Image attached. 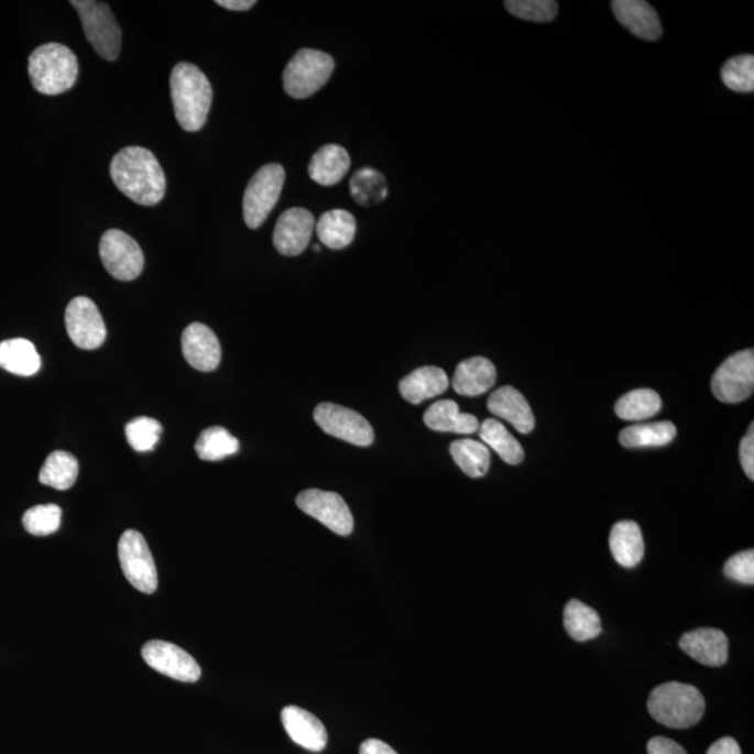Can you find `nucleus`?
Instances as JSON below:
<instances>
[{
	"mask_svg": "<svg viewBox=\"0 0 754 754\" xmlns=\"http://www.w3.org/2000/svg\"><path fill=\"white\" fill-rule=\"evenodd\" d=\"M118 554L130 584L144 594H154L159 587V573L143 535L134 529L124 532L119 539Z\"/></svg>",
	"mask_w": 754,
	"mask_h": 754,
	"instance_id": "8",
	"label": "nucleus"
},
{
	"mask_svg": "<svg viewBox=\"0 0 754 754\" xmlns=\"http://www.w3.org/2000/svg\"><path fill=\"white\" fill-rule=\"evenodd\" d=\"M707 754H742L740 745L733 737L725 736L711 745Z\"/></svg>",
	"mask_w": 754,
	"mask_h": 754,
	"instance_id": "43",
	"label": "nucleus"
},
{
	"mask_svg": "<svg viewBox=\"0 0 754 754\" xmlns=\"http://www.w3.org/2000/svg\"><path fill=\"white\" fill-rule=\"evenodd\" d=\"M335 59L326 52L300 50L284 70V90L296 100L314 96L329 81L335 70Z\"/></svg>",
	"mask_w": 754,
	"mask_h": 754,
	"instance_id": "6",
	"label": "nucleus"
},
{
	"mask_svg": "<svg viewBox=\"0 0 754 754\" xmlns=\"http://www.w3.org/2000/svg\"><path fill=\"white\" fill-rule=\"evenodd\" d=\"M675 436L676 426L669 420H663V423L629 426L621 431L619 440L622 446L636 449V447L667 446Z\"/></svg>",
	"mask_w": 754,
	"mask_h": 754,
	"instance_id": "31",
	"label": "nucleus"
},
{
	"mask_svg": "<svg viewBox=\"0 0 754 754\" xmlns=\"http://www.w3.org/2000/svg\"><path fill=\"white\" fill-rule=\"evenodd\" d=\"M29 75L36 91L44 96H59L76 85L79 62L66 45L44 44L31 54Z\"/></svg>",
	"mask_w": 754,
	"mask_h": 754,
	"instance_id": "4",
	"label": "nucleus"
},
{
	"mask_svg": "<svg viewBox=\"0 0 754 754\" xmlns=\"http://www.w3.org/2000/svg\"><path fill=\"white\" fill-rule=\"evenodd\" d=\"M281 721L296 745L310 752H321L326 747L329 740L326 728L312 712L288 706L281 712Z\"/></svg>",
	"mask_w": 754,
	"mask_h": 754,
	"instance_id": "19",
	"label": "nucleus"
},
{
	"mask_svg": "<svg viewBox=\"0 0 754 754\" xmlns=\"http://www.w3.org/2000/svg\"><path fill=\"white\" fill-rule=\"evenodd\" d=\"M496 382V368L487 358L476 357L462 361L452 378V389L466 397L489 392Z\"/></svg>",
	"mask_w": 754,
	"mask_h": 754,
	"instance_id": "21",
	"label": "nucleus"
},
{
	"mask_svg": "<svg viewBox=\"0 0 754 754\" xmlns=\"http://www.w3.org/2000/svg\"><path fill=\"white\" fill-rule=\"evenodd\" d=\"M81 20L88 43L102 59L113 62L121 54L122 31L107 3L96 0H72Z\"/></svg>",
	"mask_w": 754,
	"mask_h": 754,
	"instance_id": "5",
	"label": "nucleus"
},
{
	"mask_svg": "<svg viewBox=\"0 0 754 754\" xmlns=\"http://www.w3.org/2000/svg\"><path fill=\"white\" fill-rule=\"evenodd\" d=\"M65 321L70 340L83 350H96L106 341V324L97 305L87 296H77L70 300Z\"/></svg>",
	"mask_w": 754,
	"mask_h": 754,
	"instance_id": "13",
	"label": "nucleus"
},
{
	"mask_svg": "<svg viewBox=\"0 0 754 754\" xmlns=\"http://www.w3.org/2000/svg\"><path fill=\"white\" fill-rule=\"evenodd\" d=\"M648 754H688L685 748L673 740L655 736L647 745Z\"/></svg>",
	"mask_w": 754,
	"mask_h": 754,
	"instance_id": "42",
	"label": "nucleus"
},
{
	"mask_svg": "<svg viewBox=\"0 0 754 754\" xmlns=\"http://www.w3.org/2000/svg\"><path fill=\"white\" fill-rule=\"evenodd\" d=\"M679 647L707 667H722L728 662V638L719 629L701 627L685 633Z\"/></svg>",
	"mask_w": 754,
	"mask_h": 754,
	"instance_id": "17",
	"label": "nucleus"
},
{
	"mask_svg": "<svg viewBox=\"0 0 754 754\" xmlns=\"http://www.w3.org/2000/svg\"><path fill=\"white\" fill-rule=\"evenodd\" d=\"M196 455L205 461H220L237 455L239 440L221 426L201 431L195 445Z\"/></svg>",
	"mask_w": 754,
	"mask_h": 754,
	"instance_id": "35",
	"label": "nucleus"
},
{
	"mask_svg": "<svg viewBox=\"0 0 754 754\" xmlns=\"http://www.w3.org/2000/svg\"><path fill=\"white\" fill-rule=\"evenodd\" d=\"M171 98L176 121L186 132H199L207 122L212 102L209 79L199 67L182 62L171 73Z\"/></svg>",
	"mask_w": 754,
	"mask_h": 754,
	"instance_id": "2",
	"label": "nucleus"
},
{
	"mask_svg": "<svg viewBox=\"0 0 754 754\" xmlns=\"http://www.w3.org/2000/svg\"><path fill=\"white\" fill-rule=\"evenodd\" d=\"M103 267L119 281L136 280L144 269L142 248L121 230H108L100 241Z\"/></svg>",
	"mask_w": 754,
	"mask_h": 754,
	"instance_id": "10",
	"label": "nucleus"
},
{
	"mask_svg": "<svg viewBox=\"0 0 754 754\" xmlns=\"http://www.w3.org/2000/svg\"><path fill=\"white\" fill-rule=\"evenodd\" d=\"M740 457H741V462L743 467V471L746 472V476L751 478V481L754 480V425H751V430H748V434L745 436V438L742 439L741 444V449H740Z\"/></svg>",
	"mask_w": 754,
	"mask_h": 754,
	"instance_id": "41",
	"label": "nucleus"
},
{
	"mask_svg": "<svg viewBox=\"0 0 754 754\" xmlns=\"http://www.w3.org/2000/svg\"><path fill=\"white\" fill-rule=\"evenodd\" d=\"M425 425L436 431L472 435L480 429L478 418L471 414H461L459 404L452 400H440L431 404L424 415Z\"/></svg>",
	"mask_w": 754,
	"mask_h": 754,
	"instance_id": "24",
	"label": "nucleus"
},
{
	"mask_svg": "<svg viewBox=\"0 0 754 754\" xmlns=\"http://www.w3.org/2000/svg\"><path fill=\"white\" fill-rule=\"evenodd\" d=\"M182 351L192 368L200 372L216 371L221 362V346L215 331L203 324H192L182 335Z\"/></svg>",
	"mask_w": 754,
	"mask_h": 754,
	"instance_id": "16",
	"label": "nucleus"
},
{
	"mask_svg": "<svg viewBox=\"0 0 754 754\" xmlns=\"http://www.w3.org/2000/svg\"><path fill=\"white\" fill-rule=\"evenodd\" d=\"M352 199L362 207H372L386 199L387 181L376 170L362 168L353 174L350 182Z\"/></svg>",
	"mask_w": 754,
	"mask_h": 754,
	"instance_id": "33",
	"label": "nucleus"
},
{
	"mask_svg": "<svg viewBox=\"0 0 754 754\" xmlns=\"http://www.w3.org/2000/svg\"><path fill=\"white\" fill-rule=\"evenodd\" d=\"M79 476V461L67 451L51 452L40 471V482L43 485L67 491L75 485Z\"/></svg>",
	"mask_w": 754,
	"mask_h": 754,
	"instance_id": "28",
	"label": "nucleus"
},
{
	"mask_svg": "<svg viewBox=\"0 0 754 754\" xmlns=\"http://www.w3.org/2000/svg\"><path fill=\"white\" fill-rule=\"evenodd\" d=\"M450 455L462 472L471 478L485 476L491 466V452L488 446L480 441L471 439L452 441Z\"/></svg>",
	"mask_w": 754,
	"mask_h": 754,
	"instance_id": "32",
	"label": "nucleus"
},
{
	"mask_svg": "<svg viewBox=\"0 0 754 754\" xmlns=\"http://www.w3.org/2000/svg\"><path fill=\"white\" fill-rule=\"evenodd\" d=\"M566 632L576 642H587L602 633L601 618L595 610L577 600L569 601L565 608Z\"/></svg>",
	"mask_w": 754,
	"mask_h": 754,
	"instance_id": "29",
	"label": "nucleus"
},
{
	"mask_svg": "<svg viewBox=\"0 0 754 754\" xmlns=\"http://www.w3.org/2000/svg\"><path fill=\"white\" fill-rule=\"evenodd\" d=\"M712 394L722 403L736 404L751 397L754 390V352L733 353L717 369L711 381Z\"/></svg>",
	"mask_w": 754,
	"mask_h": 754,
	"instance_id": "9",
	"label": "nucleus"
},
{
	"mask_svg": "<svg viewBox=\"0 0 754 754\" xmlns=\"http://www.w3.org/2000/svg\"><path fill=\"white\" fill-rule=\"evenodd\" d=\"M0 368L18 376H33L41 369V357L33 342L12 338L0 342Z\"/></svg>",
	"mask_w": 754,
	"mask_h": 754,
	"instance_id": "26",
	"label": "nucleus"
},
{
	"mask_svg": "<svg viewBox=\"0 0 754 754\" xmlns=\"http://www.w3.org/2000/svg\"><path fill=\"white\" fill-rule=\"evenodd\" d=\"M721 79L730 90L748 94L754 91L753 55L735 56L722 66Z\"/></svg>",
	"mask_w": 754,
	"mask_h": 754,
	"instance_id": "36",
	"label": "nucleus"
},
{
	"mask_svg": "<svg viewBox=\"0 0 754 754\" xmlns=\"http://www.w3.org/2000/svg\"><path fill=\"white\" fill-rule=\"evenodd\" d=\"M504 7L525 22L548 23L558 14V3L554 0H507Z\"/></svg>",
	"mask_w": 754,
	"mask_h": 754,
	"instance_id": "39",
	"label": "nucleus"
},
{
	"mask_svg": "<svg viewBox=\"0 0 754 754\" xmlns=\"http://www.w3.org/2000/svg\"><path fill=\"white\" fill-rule=\"evenodd\" d=\"M316 226L310 211L294 207L284 211L275 223L273 243L284 256H298L309 247Z\"/></svg>",
	"mask_w": 754,
	"mask_h": 754,
	"instance_id": "15",
	"label": "nucleus"
},
{
	"mask_svg": "<svg viewBox=\"0 0 754 754\" xmlns=\"http://www.w3.org/2000/svg\"><path fill=\"white\" fill-rule=\"evenodd\" d=\"M218 7L233 10V12H244L252 9L256 2L254 0H217Z\"/></svg>",
	"mask_w": 754,
	"mask_h": 754,
	"instance_id": "45",
	"label": "nucleus"
},
{
	"mask_svg": "<svg viewBox=\"0 0 754 754\" xmlns=\"http://www.w3.org/2000/svg\"><path fill=\"white\" fill-rule=\"evenodd\" d=\"M296 506L341 537L352 533L353 517L350 507L338 493L308 489L296 498Z\"/></svg>",
	"mask_w": 754,
	"mask_h": 754,
	"instance_id": "12",
	"label": "nucleus"
},
{
	"mask_svg": "<svg viewBox=\"0 0 754 754\" xmlns=\"http://www.w3.org/2000/svg\"><path fill=\"white\" fill-rule=\"evenodd\" d=\"M314 418L327 435L335 436L337 439L360 447L373 444L374 431L371 424L353 409L324 403L317 405Z\"/></svg>",
	"mask_w": 754,
	"mask_h": 754,
	"instance_id": "11",
	"label": "nucleus"
},
{
	"mask_svg": "<svg viewBox=\"0 0 754 754\" xmlns=\"http://www.w3.org/2000/svg\"><path fill=\"white\" fill-rule=\"evenodd\" d=\"M127 439L133 450L139 452L153 451L163 434V425L157 419L140 417L127 425Z\"/></svg>",
	"mask_w": 754,
	"mask_h": 754,
	"instance_id": "38",
	"label": "nucleus"
},
{
	"mask_svg": "<svg viewBox=\"0 0 754 754\" xmlns=\"http://www.w3.org/2000/svg\"><path fill=\"white\" fill-rule=\"evenodd\" d=\"M647 709L659 724L685 730L699 724L706 711V701L695 686L668 682L659 685L648 697Z\"/></svg>",
	"mask_w": 754,
	"mask_h": 754,
	"instance_id": "3",
	"label": "nucleus"
},
{
	"mask_svg": "<svg viewBox=\"0 0 754 754\" xmlns=\"http://www.w3.org/2000/svg\"><path fill=\"white\" fill-rule=\"evenodd\" d=\"M113 184L140 206H155L164 199L166 181L157 157L143 147H127L112 159Z\"/></svg>",
	"mask_w": 754,
	"mask_h": 754,
	"instance_id": "1",
	"label": "nucleus"
},
{
	"mask_svg": "<svg viewBox=\"0 0 754 754\" xmlns=\"http://www.w3.org/2000/svg\"><path fill=\"white\" fill-rule=\"evenodd\" d=\"M314 249H315V252H319L320 251L319 244H315Z\"/></svg>",
	"mask_w": 754,
	"mask_h": 754,
	"instance_id": "46",
	"label": "nucleus"
},
{
	"mask_svg": "<svg viewBox=\"0 0 754 754\" xmlns=\"http://www.w3.org/2000/svg\"><path fill=\"white\" fill-rule=\"evenodd\" d=\"M315 230L321 243L332 251H341L351 244L357 233L356 218L346 210L325 212L316 222Z\"/></svg>",
	"mask_w": 754,
	"mask_h": 754,
	"instance_id": "27",
	"label": "nucleus"
},
{
	"mask_svg": "<svg viewBox=\"0 0 754 754\" xmlns=\"http://www.w3.org/2000/svg\"><path fill=\"white\" fill-rule=\"evenodd\" d=\"M142 655L149 667L179 682L194 684L200 679V665L190 654L173 643L153 640L144 644Z\"/></svg>",
	"mask_w": 754,
	"mask_h": 754,
	"instance_id": "14",
	"label": "nucleus"
},
{
	"mask_svg": "<svg viewBox=\"0 0 754 754\" xmlns=\"http://www.w3.org/2000/svg\"><path fill=\"white\" fill-rule=\"evenodd\" d=\"M480 436L485 446L495 450L507 465L516 466L524 460V450L517 439L496 419H485L480 425Z\"/></svg>",
	"mask_w": 754,
	"mask_h": 754,
	"instance_id": "30",
	"label": "nucleus"
},
{
	"mask_svg": "<svg viewBox=\"0 0 754 754\" xmlns=\"http://www.w3.org/2000/svg\"><path fill=\"white\" fill-rule=\"evenodd\" d=\"M285 171L280 164L262 166L253 175L243 195V220L251 230H258L277 205L283 190Z\"/></svg>",
	"mask_w": 754,
	"mask_h": 754,
	"instance_id": "7",
	"label": "nucleus"
},
{
	"mask_svg": "<svg viewBox=\"0 0 754 754\" xmlns=\"http://www.w3.org/2000/svg\"><path fill=\"white\" fill-rule=\"evenodd\" d=\"M724 573L731 580L742 582V584H754V550H743V553L732 556L724 566Z\"/></svg>",
	"mask_w": 754,
	"mask_h": 754,
	"instance_id": "40",
	"label": "nucleus"
},
{
	"mask_svg": "<svg viewBox=\"0 0 754 754\" xmlns=\"http://www.w3.org/2000/svg\"><path fill=\"white\" fill-rule=\"evenodd\" d=\"M488 408L498 418L507 420L520 434H529L534 429L535 418L532 407L518 390L504 386L493 392L488 400Z\"/></svg>",
	"mask_w": 754,
	"mask_h": 754,
	"instance_id": "20",
	"label": "nucleus"
},
{
	"mask_svg": "<svg viewBox=\"0 0 754 754\" xmlns=\"http://www.w3.org/2000/svg\"><path fill=\"white\" fill-rule=\"evenodd\" d=\"M612 12L618 22L644 41H657L663 35V25L652 4L643 0H615Z\"/></svg>",
	"mask_w": 754,
	"mask_h": 754,
	"instance_id": "18",
	"label": "nucleus"
},
{
	"mask_svg": "<svg viewBox=\"0 0 754 754\" xmlns=\"http://www.w3.org/2000/svg\"><path fill=\"white\" fill-rule=\"evenodd\" d=\"M610 546L613 558L623 568L632 569L637 566L644 556V539L638 524L619 522L613 525Z\"/></svg>",
	"mask_w": 754,
	"mask_h": 754,
	"instance_id": "25",
	"label": "nucleus"
},
{
	"mask_svg": "<svg viewBox=\"0 0 754 754\" xmlns=\"http://www.w3.org/2000/svg\"><path fill=\"white\" fill-rule=\"evenodd\" d=\"M360 754H397L387 743L379 740H368L362 743Z\"/></svg>",
	"mask_w": 754,
	"mask_h": 754,
	"instance_id": "44",
	"label": "nucleus"
},
{
	"mask_svg": "<svg viewBox=\"0 0 754 754\" xmlns=\"http://www.w3.org/2000/svg\"><path fill=\"white\" fill-rule=\"evenodd\" d=\"M449 387V378L444 369L424 367L405 376L398 384L400 394L411 404H420L425 400L444 394Z\"/></svg>",
	"mask_w": 754,
	"mask_h": 754,
	"instance_id": "23",
	"label": "nucleus"
},
{
	"mask_svg": "<svg viewBox=\"0 0 754 754\" xmlns=\"http://www.w3.org/2000/svg\"><path fill=\"white\" fill-rule=\"evenodd\" d=\"M351 160L341 145L327 144L317 150L310 160L308 173L312 181L321 186H335L346 178Z\"/></svg>",
	"mask_w": 754,
	"mask_h": 754,
	"instance_id": "22",
	"label": "nucleus"
},
{
	"mask_svg": "<svg viewBox=\"0 0 754 754\" xmlns=\"http://www.w3.org/2000/svg\"><path fill=\"white\" fill-rule=\"evenodd\" d=\"M663 407L662 397L654 390L638 389L623 395L616 403L619 418L625 420H643L653 418Z\"/></svg>",
	"mask_w": 754,
	"mask_h": 754,
	"instance_id": "34",
	"label": "nucleus"
},
{
	"mask_svg": "<svg viewBox=\"0 0 754 754\" xmlns=\"http://www.w3.org/2000/svg\"><path fill=\"white\" fill-rule=\"evenodd\" d=\"M61 522L62 509L58 504H40L29 509L23 516L25 532L35 537H46L58 532Z\"/></svg>",
	"mask_w": 754,
	"mask_h": 754,
	"instance_id": "37",
	"label": "nucleus"
}]
</instances>
